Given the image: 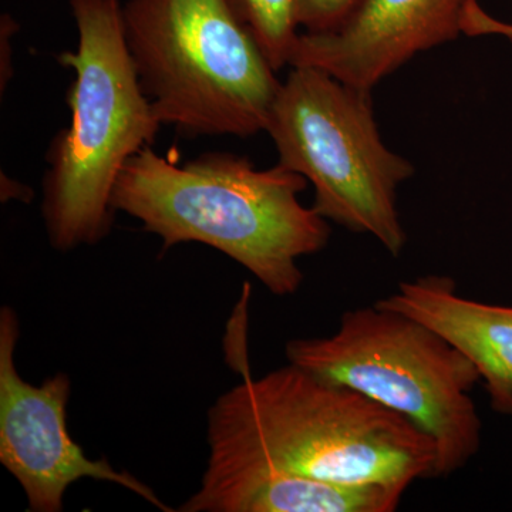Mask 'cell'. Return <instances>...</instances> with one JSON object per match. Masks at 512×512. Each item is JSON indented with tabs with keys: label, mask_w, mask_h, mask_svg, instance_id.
<instances>
[{
	"label": "cell",
	"mask_w": 512,
	"mask_h": 512,
	"mask_svg": "<svg viewBox=\"0 0 512 512\" xmlns=\"http://www.w3.org/2000/svg\"><path fill=\"white\" fill-rule=\"evenodd\" d=\"M208 467H254L406 493L436 477L433 440L402 414L292 365L238 384L208 416Z\"/></svg>",
	"instance_id": "cell-1"
},
{
	"label": "cell",
	"mask_w": 512,
	"mask_h": 512,
	"mask_svg": "<svg viewBox=\"0 0 512 512\" xmlns=\"http://www.w3.org/2000/svg\"><path fill=\"white\" fill-rule=\"evenodd\" d=\"M306 185L281 164L258 170L248 158L215 153L180 167L146 147L120 171L111 205L160 237L164 251L200 242L286 296L303 282L298 259L322 251L332 232L299 201Z\"/></svg>",
	"instance_id": "cell-2"
},
{
	"label": "cell",
	"mask_w": 512,
	"mask_h": 512,
	"mask_svg": "<svg viewBox=\"0 0 512 512\" xmlns=\"http://www.w3.org/2000/svg\"><path fill=\"white\" fill-rule=\"evenodd\" d=\"M70 8L79 46L59 62L76 76L67 96L72 120L52 141L43 180V218L59 251L109 234L120 171L163 126L128 52L119 0H70Z\"/></svg>",
	"instance_id": "cell-3"
},
{
	"label": "cell",
	"mask_w": 512,
	"mask_h": 512,
	"mask_svg": "<svg viewBox=\"0 0 512 512\" xmlns=\"http://www.w3.org/2000/svg\"><path fill=\"white\" fill-rule=\"evenodd\" d=\"M123 22L161 123L192 136L266 131L282 83L229 0H128Z\"/></svg>",
	"instance_id": "cell-4"
},
{
	"label": "cell",
	"mask_w": 512,
	"mask_h": 512,
	"mask_svg": "<svg viewBox=\"0 0 512 512\" xmlns=\"http://www.w3.org/2000/svg\"><path fill=\"white\" fill-rule=\"evenodd\" d=\"M286 357L412 421L436 446V477L457 473L480 450L483 424L471 399L480 372L419 320L376 303L353 309L332 335L291 340Z\"/></svg>",
	"instance_id": "cell-5"
},
{
	"label": "cell",
	"mask_w": 512,
	"mask_h": 512,
	"mask_svg": "<svg viewBox=\"0 0 512 512\" xmlns=\"http://www.w3.org/2000/svg\"><path fill=\"white\" fill-rule=\"evenodd\" d=\"M266 133L279 163L315 188L313 210L399 256L406 232L397 190L414 167L384 146L372 92L315 67H292L281 84Z\"/></svg>",
	"instance_id": "cell-6"
},
{
	"label": "cell",
	"mask_w": 512,
	"mask_h": 512,
	"mask_svg": "<svg viewBox=\"0 0 512 512\" xmlns=\"http://www.w3.org/2000/svg\"><path fill=\"white\" fill-rule=\"evenodd\" d=\"M19 319L9 306L0 311V463L18 480L30 512H60L67 488L82 480L110 481L171 512L158 495L109 461L92 460L70 436L67 403L72 383L66 373L40 386L22 379L15 363Z\"/></svg>",
	"instance_id": "cell-7"
},
{
	"label": "cell",
	"mask_w": 512,
	"mask_h": 512,
	"mask_svg": "<svg viewBox=\"0 0 512 512\" xmlns=\"http://www.w3.org/2000/svg\"><path fill=\"white\" fill-rule=\"evenodd\" d=\"M467 0H362L342 28L299 35L291 67L372 92L421 52L456 40Z\"/></svg>",
	"instance_id": "cell-8"
},
{
	"label": "cell",
	"mask_w": 512,
	"mask_h": 512,
	"mask_svg": "<svg viewBox=\"0 0 512 512\" xmlns=\"http://www.w3.org/2000/svg\"><path fill=\"white\" fill-rule=\"evenodd\" d=\"M377 306L430 326L470 357L494 412L512 417V306L461 296L448 276L400 282Z\"/></svg>",
	"instance_id": "cell-9"
},
{
	"label": "cell",
	"mask_w": 512,
	"mask_h": 512,
	"mask_svg": "<svg viewBox=\"0 0 512 512\" xmlns=\"http://www.w3.org/2000/svg\"><path fill=\"white\" fill-rule=\"evenodd\" d=\"M403 493L340 485L254 467H208L181 512H393Z\"/></svg>",
	"instance_id": "cell-10"
},
{
	"label": "cell",
	"mask_w": 512,
	"mask_h": 512,
	"mask_svg": "<svg viewBox=\"0 0 512 512\" xmlns=\"http://www.w3.org/2000/svg\"><path fill=\"white\" fill-rule=\"evenodd\" d=\"M275 72L291 63L299 39L298 0H229Z\"/></svg>",
	"instance_id": "cell-11"
},
{
	"label": "cell",
	"mask_w": 512,
	"mask_h": 512,
	"mask_svg": "<svg viewBox=\"0 0 512 512\" xmlns=\"http://www.w3.org/2000/svg\"><path fill=\"white\" fill-rule=\"evenodd\" d=\"M362 0H298L299 23L308 33H329L342 28Z\"/></svg>",
	"instance_id": "cell-12"
},
{
	"label": "cell",
	"mask_w": 512,
	"mask_h": 512,
	"mask_svg": "<svg viewBox=\"0 0 512 512\" xmlns=\"http://www.w3.org/2000/svg\"><path fill=\"white\" fill-rule=\"evenodd\" d=\"M461 35L474 36H504L512 40L511 23L501 22L493 18L480 5L477 0H467L461 15Z\"/></svg>",
	"instance_id": "cell-13"
}]
</instances>
